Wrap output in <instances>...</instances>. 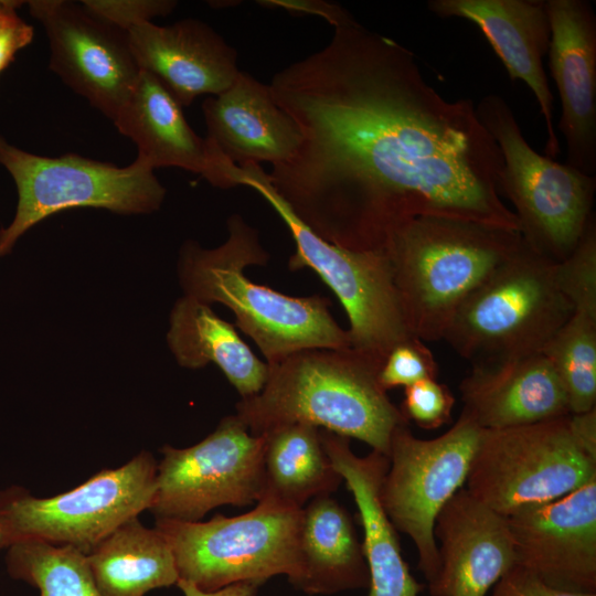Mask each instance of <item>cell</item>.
Segmentation results:
<instances>
[{"mask_svg":"<svg viewBox=\"0 0 596 596\" xmlns=\"http://www.w3.org/2000/svg\"><path fill=\"white\" fill-rule=\"evenodd\" d=\"M28 7L45 30L50 68L114 123L141 72L128 33L81 2L32 0Z\"/></svg>","mask_w":596,"mask_h":596,"instance_id":"5bb4252c","label":"cell"},{"mask_svg":"<svg viewBox=\"0 0 596 596\" xmlns=\"http://www.w3.org/2000/svg\"><path fill=\"white\" fill-rule=\"evenodd\" d=\"M157 465L146 450L76 488L36 498L22 487L0 491V549L23 540L73 546L87 554L126 521L149 510Z\"/></svg>","mask_w":596,"mask_h":596,"instance_id":"8fae6325","label":"cell"},{"mask_svg":"<svg viewBox=\"0 0 596 596\" xmlns=\"http://www.w3.org/2000/svg\"><path fill=\"white\" fill-rule=\"evenodd\" d=\"M551 25L549 65L562 116L558 130L567 163L588 175L596 172V15L585 0H547Z\"/></svg>","mask_w":596,"mask_h":596,"instance_id":"2e32d148","label":"cell"},{"mask_svg":"<svg viewBox=\"0 0 596 596\" xmlns=\"http://www.w3.org/2000/svg\"><path fill=\"white\" fill-rule=\"evenodd\" d=\"M508 522L517 564L554 588L596 593V478Z\"/></svg>","mask_w":596,"mask_h":596,"instance_id":"9a60e30c","label":"cell"},{"mask_svg":"<svg viewBox=\"0 0 596 596\" xmlns=\"http://www.w3.org/2000/svg\"><path fill=\"white\" fill-rule=\"evenodd\" d=\"M19 15L17 13L0 17V32L10 26Z\"/></svg>","mask_w":596,"mask_h":596,"instance_id":"f35d334b","label":"cell"},{"mask_svg":"<svg viewBox=\"0 0 596 596\" xmlns=\"http://www.w3.org/2000/svg\"><path fill=\"white\" fill-rule=\"evenodd\" d=\"M558 288L573 311L596 317V224L589 221L573 252L555 263Z\"/></svg>","mask_w":596,"mask_h":596,"instance_id":"f546056e","label":"cell"},{"mask_svg":"<svg viewBox=\"0 0 596 596\" xmlns=\"http://www.w3.org/2000/svg\"><path fill=\"white\" fill-rule=\"evenodd\" d=\"M227 232L226 241L215 248L192 241L183 244L179 275L185 296L227 307L267 364L307 349L351 347L349 332L332 317L327 298L284 295L245 275L247 266L265 265L269 258L256 228L233 214Z\"/></svg>","mask_w":596,"mask_h":596,"instance_id":"3957f363","label":"cell"},{"mask_svg":"<svg viewBox=\"0 0 596 596\" xmlns=\"http://www.w3.org/2000/svg\"><path fill=\"white\" fill-rule=\"evenodd\" d=\"M264 437L263 489L258 500L305 508L342 482L326 454L320 428L302 423L274 428Z\"/></svg>","mask_w":596,"mask_h":596,"instance_id":"4316f807","label":"cell"},{"mask_svg":"<svg viewBox=\"0 0 596 596\" xmlns=\"http://www.w3.org/2000/svg\"><path fill=\"white\" fill-rule=\"evenodd\" d=\"M260 585L257 582H241L217 590L206 592L187 581L179 579L177 583L184 596H257Z\"/></svg>","mask_w":596,"mask_h":596,"instance_id":"8d00e7d4","label":"cell"},{"mask_svg":"<svg viewBox=\"0 0 596 596\" xmlns=\"http://www.w3.org/2000/svg\"><path fill=\"white\" fill-rule=\"evenodd\" d=\"M206 138L234 164L243 167L289 160L301 143L291 117L273 99L270 88L240 72L223 93L202 104Z\"/></svg>","mask_w":596,"mask_h":596,"instance_id":"603a6c76","label":"cell"},{"mask_svg":"<svg viewBox=\"0 0 596 596\" xmlns=\"http://www.w3.org/2000/svg\"><path fill=\"white\" fill-rule=\"evenodd\" d=\"M275 103L301 143L267 180L324 241L383 251L419 216L519 232L499 193L501 151L469 98L446 100L412 51L354 21L278 73Z\"/></svg>","mask_w":596,"mask_h":596,"instance_id":"6da1fadb","label":"cell"},{"mask_svg":"<svg viewBox=\"0 0 596 596\" xmlns=\"http://www.w3.org/2000/svg\"><path fill=\"white\" fill-rule=\"evenodd\" d=\"M481 433L482 428L461 413L438 437L418 438L408 425L397 427L392 436L380 499L396 531L412 540L418 568L428 583L439 570L435 520L466 485Z\"/></svg>","mask_w":596,"mask_h":596,"instance_id":"7c38bea8","label":"cell"},{"mask_svg":"<svg viewBox=\"0 0 596 596\" xmlns=\"http://www.w3.org/2000/svg\"><path fill=\"white\" fill-rule=\"evenodd\" d=\"M22 3V1L0 0V17L17 13V9Z\"/></svg>","mask_w":596,"mask_h":596,"instance_id":"74e56055","label":"cell"},{"mask_svg":"<svg viewBox=\"0 0 596 596\" xmlns=\"http://www.w3.org/2000/svg\"><path fill=\"white\" fill-rule=\"evenodd\" d=\"M459 392L461 413L482 429L528 425L571 414L562 383L542 352L472 364Z\"/></svg>","mask_w":596,"mask_h":596,"instance_id":"44dd1931","label":"cell"},{"mask_svg":"<svg viewBox=\"0 0 596 596\" xmlns=\"http://www.w3.org/2000/svg\"><path fill=\"white\" fill-rule=\"evenodd\" d=\"M262 6L283 8L295 14H313L326 19L331 25L341 26L354 22V18L339 4L318 0H269Z\"/></svg>","mask_w":596,"mask_h":596,"instance_id":"e575fe53","label":"cell"},{"mask_svg":"<svg viewBox=\"0 0 596 596\" xmlns=\"http://www.w3.org/2000/svg\"><path fill=\"white\" fill-rule=\"evenodd\" d=\"M86 557L102 596H143L179 581L169 543L138 517L115 529Z\"/></svg>","mask_w":596,"mask_h":596,"instance_id":"484cf974","label":"cell"},{"mask_svg":"<svg viewBox=\"0 0 596 596\" xmlns=\"http://www.w3.org/2000/svg\"><path fill=\"white\" fill-rule=\"evenodd\" d=\"M167 340L178 363L188 369L215 364L242 398L258 394L268 376V364L257 358L234 326L189 296L174 304Z\"/></svg>","mask_w":596,"mask_h":596,"instance_id":"cb8c5ba5","label":"cell"},{"mask_svg":"<svg viewBox=\"0 0 596 596\" xmlns=\"http://www.w3.org/2000/svg\"><path fill=\"white\" fill-rule=\"evenodd\" d=\"M428 9L441 18L475 23L503 63L512 81H523L533 92L544 117L546 157L560 155L553 124V95L542 60L549 52L551 25L542 0H430Z\"/></svg>","mask_w":596,"mask_h":596,"instance_id":"ac0fdd59","label":"cell"},{"mask_svg":"<svg viewBox=\"0 0 596 596\" xmlns=\"http://www.w3.org/2000/svg\"><path fill=\"white\" fill-rule=\"evenodd\" d=\"M234 179L258 192L285 222L296 246L289 269H312L334 292L349 319L352 348L384 361L391 349L414 336L384 251H350L318 236L276 193L260 166L238 167Z\"/></svg>","mask_w":596,"mask_h":596,"instance_id":"9c48e42d","label":"cell"},{"mask_svg":"<svg viewBox=\"0 0 596 596\" xmlns=\"http://www.w3.org/2000/svg\"><path fill=\"white\" fill-rule=\"evenodd\" d=\"M127 33L140 70L181 106L200 95L223 93L241 72L237 51L203 21L185 19L168 26L145 22Z\"/></svg>","mask_w":596,"mask_h":596,"instance_id":"ffe728a7","label":"cell"},{"mask_svg":"<svg viewBox=\"0 0 596 596\" xmlns=\"http://www.w3.org/2000/svg\"><path fill=\"white\" fill-rule=\"evenodd\" d=\"M114 124L137 146L136 158L152 170L177 167L201 174L220 189L237 187L234 180L237 166L210 139L195 134L182 106L150 73L140 72Z\"/></svg>","mask_w":596,"mask_h":596,"instance_id":"d6986e66","label":"cell"},{"mask_svg":"<svg viewBox=\"0 0 596 596\" xmlns=\"http://www.w3.org/2000/svg\"><path fill=\"white\" fill-rule=\"evenodd\" d=\"M522 245L518 231L441 216L396 230L383 251L411 332L443 340L460 306Z\"/></svg>","mask_w":596,"mask_h":596,"instance_id":"277c9868","label":"cell"},{"mask_svg":"<svg viewBox=\"0 0 596 596\" xmlns=\"http://www.w3.org/2000/svg\"><path fill=\"white\" fill-rule=\"evenodd\" d=\"M476 113L501 151L499 193L513 204L523 241L545 258L563 260L594 217L595 175L538 153L500 95L485 96Z\"/></svg>","mask_w":596,"mask_h":596,"instance_id":"8992f818","label":"cell"},{"mask_svg":"<svg viewBox=\"0 0 596 596\" xmlns=\"http://www.w3.org/2000/svg\"><path fill=\"white\" fill-rule=\"evenodd\" d=\"M596 478V450L575 435L570 414L528 425L482 429L467 490L510 517L556 500Z\"/></svg>","mask_w":596,"mask_h":596,"instance_id":"ba28073f","label":"cell"},{"mask_svg":"<svg viewBox=\"0 0 596 596\" xmlns=\"http://www.w3.org/2000/svg\"><path fill=\"white\" fill-rule=\"evenodd\" d=\"M383 361L352 347L307 349L268 364L262 391L236 403L254 436L302 423L389 456L395 429L408 425L379 381Z\"/></svg>","mask_w":596,"mask_h":596,"instance_id":"7a4b0ae2","label":"cell"},{"mask_svg":"<svg viewBox=\"0 0 596 596\" xmlns=\"http://www.w3.org/2000/svg\"><path fill=\"white\" fill-rule=\"evenodd\" d=\"M94 15L128 32L132 26L168 15L177 7L173 0H83Z\"/></svg>","mask_w":596,"mask_h":596,"instance_id":"d6a6232c","label":"cell"},{"mask_svg":"<svg viewBox=\"0 0 596 596\" xmlns=\"http://www.w3.org/2000/svg\"><path fill=\"white\" fill-rule=\"evenodd\" d=\"M320 438L333 468L345 482L358 508L363 528V552L370 584L368 596H419L424 586L412 575L402 555L400 538L380 499V490L390 460L371 450L358 456L350 439L326 429Z\"/></svg>","mask_w":596,"mask_h":596,"instance_id":"7402d4cb","label":"cell"},{"mask_svg":"<svg viewBox=\"0 0 596 596\" xmlns=\"http://www.w3.org/2000/svg\"><path fill=\"white\" fill-rule=\"evenodd\" d=\"M438 364L426 343L413 336L396 344L386 354L379 381L385 391L407 387L419 381L437 379Z\"/></svg>","mask_w":596,"mask_h":596,"instance_id":"4dcf8cb0","label":"cell"},{"mask_svg":"<svg viewBox=\"0 0 596 596\" xmlns=\"http://www.w3.org/2000/svg\"><path fill=\"white\" fill-rule=\"evenodd\" d=\"M7 571L40 592V596H102L86 554L73 546L23 540L11 544Z\"/></svg>","mask_w":596,"mask_h":596,"instance_id":"83f0119b","label":"cell"},{"mask_svg":"<svg viewBox=\"0 0 596 596\" xmlns=\"http://www.w3.org/2000/svg\"><path fill=\"white\" fill-rule=\"evenodd\" d=\"M299 550L304 572L300 590L329 595L369 588L363 545L353 521L330 496L317 497L304 508Z\"/></svg>","mask_w":596,"mask_h":596,"instance_id":"d4e9b609","label":"cell"},{"mask_svg":"<svg viewBox=\"0 0 596 596\" xmlns=\"http://www.w3.org/2000/svg\"><path fill=\"white\" fill-rule=\"evenodd\" d=\"M304 508L262 499L252 511L215 514L209 521L157 519L169 543L179 579L206 592L241 582L265 583L286 575L298 588L302 579L299 550Z\"/></svg>","mask_w":596,"mask_h":596,"instance_id":"52a82bcc","label":"cell"},{"mask_svg":"<svg viewBox=\"0 0 596 596\" xmlns=\"http://www.w3.org/2000/svg\"><path fill=\"white\" fill-rule=\"evenodd\" d=\"M493 586L490 596H596V593H571L554 588L519 564L510 568Z\"/></svg>","mask_w":596,"mask_h":596,"instance_id":"836d02e7","label":"cell"},{"mask_svg":"<svg viewBox=\"0 0 596 596\" xmlns=\"http://www.w3.org/2000/svg\"><path fill=\"white\" fill-rule=\"evenodd\" d=\"M434 536L439 570L430 596H486L517 564L508 518L460 489L440 510Z\"/></svg>","mask_w":596,"mask_h":596,"instance_id":"e0dca14e","label":"cell"},{"mask_svg":"<svg viewBox=\"0 0 596 596\" xmlns=\"http://www.w3.org/2000/svg\"><path fill=\"white\" fill-rule=\"evenodd\" d=\"M455 403L456 398L445 383L427 379L404 389L400 409L408 422L432 430L451 421Z\"/></svg>","mask_w":596,"mask_h":596,"instance_id":"1f68e13d","label":"cell"},{"mask_svg":"<svg viewBox=\"0 0 596 596\" xmlns=\"http://www.w3.org/2000/svg\"><path fill=\"white\" fill-rule=\"evenodd\" d=\"M33 38V26L18 18L0 32V73L12 62L18 51L26 46Z\"/></svg>","mask_w":596,"mask_h":596,"instance_id":"d590c367","label":"cell"},{"mask_svg":"<svg viewBox=\"0 0 596 596\" xmlns=\"http://www.w3.org/2000/svg\"><path fill=\"white\" fill-rule=\"evenodd\" d=\"M160 451L149 508L157 519L201 521L216 507H244L260 497L264 437L252 435L236 415L191 447Z\"/></svg>","mask_w":596,"mask_h":596,"instance_id":"4fadbf2b","label":"cell"},{"mask_svg":"<svg viewBox=\"0 0 596 596\" xmlns=\"http://www.w3.org/2000/svg\"><path fill=\"white\" fill-rule=\"evenodd\" d=\"M0 163L18 189L14 219L0 230V256L10 253L29 228L54 213L76 207L151 213L161 206L166 195L153 170L137 158L129 166L118 167L77 153L43 157L0 136Z\"/></svg>","mask_w":596,"mask_h":596,"instance_id":"30bf717a","label":"cell"},{"mask_svg":"<svg viewBox=\"0 0 596 596\" xmlns=\"http://www.w3.org/2000/svg\"><path fill=\"white\" fill-rule=\"evenodd\" d=\"M573 313L555 279V262L525 242L471 294L445 336L471 364L541 353Z\"/></svg>","mask_w":596,"mask_h":596,"instance_id":"5b68a950","label":"cell"},{"mask_svg":"<svg viewBox=\"0 0 596 596\" xmlns=\"http://www.w3.org/2000/svg\"><path fill=\"white\" fill-rule=\"evenodd\" d=\"M542 353L562 383L570 413L596 408V317L573 311Z\"/></svg>","mask_w":596,"mask_h":596,"instance_id":"f1b7e54d","label":"cell"}]
</instances>
